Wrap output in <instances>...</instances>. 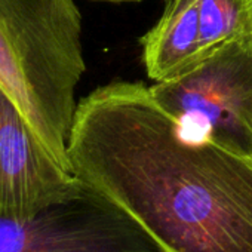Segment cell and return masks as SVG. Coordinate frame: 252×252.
<instances>
[{"instance_id":"cell-3","label":"cell","mask_w":252,"mask_h":252,"mask_svg":"<svg viewBox=\"0 0 252 252\" xmlns=\"http://www.w3.org/2000/svg\"><path fill=\"white\" fill-rule=\"evenodd\" d=\"M149 91L190 137L252 158V37L222 43Z\"/></svg>"},{"instance_id":"cell-6","label":"cell","mask_w":252,"mask_h":252,"mask_svg":"<svg viewBox=\"0 0 252 252\" xmlns=\"http://www.w3.org/2000/svg\"><path fill=\"white\" fill-rule=\"evenodd\" d=\"M141 45L147 74L156 82L180 76L197 64L202 52L199 0H169Z\"/></svg>"},{"instance_id":"cell-7","label":"cell","mask_w":252,"mask_h":252,"mask_svg":"<svg viewBox=\"0 0 252 252\" xmlns=\"http://www.w3.org/2000/svg\"><path fill=\"white\" fill-rule=\"evenodd\" d=\"M200 60L222 43L252 37V0H199Z\"/></svg>"},{"instance_id":"cell-5","label":"cell","mask_w":252,"mask_h":252,"mask_svg":"<svg viewBox=\"0 0 252 252\" xmlns=\"http://www.w3.org/2000/svg\"><path fill=\"white\" fill-rule=\"evenodd\" d=\"M85 189L48 152L0 86V218L33 215L82 194Z\"/></svg>"},{"instance_id":"cell-8","label":"cell","mask_w":252,"mask_h":252,"mask_svg":"<svg viewBox=\"0 0 252 252\" xmlns=\"http://www.w3.org/2000/svg\"><path fill=\"white\" fill-rule=\"evenodd\" d=\"M107 2H138V0H107Z\"/></svg>"},{"instance_id":"cell-1","label":"cell","mask_w":252,"mask_h":252,"mask_svg":"<svg viewBox=\"0 0 252 252\" xmlns=\"http://www.w3.org/2000/svg\"><path fill=\"white\" fill-rule=\"evenodd\" d=\"M67 156L165 252H252V158L190 137L143 83L85 96Z\"/></svg>"},{"instance_id":"cell-2","label":"cell","mask_w":252,"mask_h":252,"mask_svg":"<svg viewBox=\"0 0 252 252\" xmlns=\"http://www.w3.org/2000/svg\"><path fill=\"white\" fill-rule=\"evenodd\" d=\"M85 70L82 17L73 0H0V86L70 171L67 141Z\"/></svg>"},{"instance_id":"cell-4","label":"cell","mask_w":252,"mask_h":252,"mask_svg":"<svg viewBox=\"0 0 252 252\" xmlns=\"http://www.w3.org/2000/svg\"><path fill=\"white\" fill-rule=\"evenodd\" d=\"M0 252L165 251L131 215L86 186L33 215L0 218Z\"/></svg>"}]
</instances>
